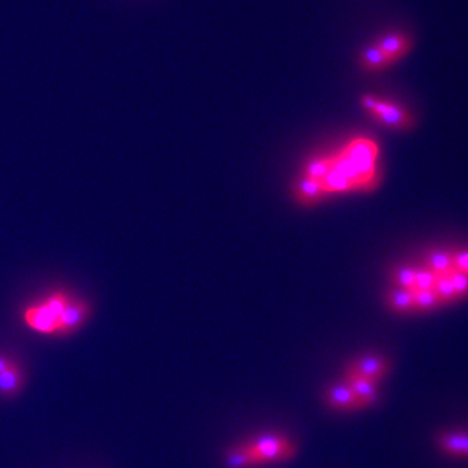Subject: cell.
I'll return each mask as SVG.
<instances>
[{
	"label": "cell",
	"mask_w": 468,
	"mask_h": 468,
	"mask_svg": "<svg viewBox=\"0 0 468 468\" xmlns=\"http://www.w3.org/2000/svg\"><path fill=\"white\" fill-rule=\"evenodd\" d=\"M360 104L372 119L386 128L405 131L415 126L414 116L401 104L370 94L360 96Z\"/></svg>",
	"instance_id": "cell-1"
},
{
	"label": "cell",
	"mask_w": 468,
	"mask_h": 468,
	"mask_svg": "<svg viewBox=\"0 0 468 468\" xmlns=\"http://www.w3.org/2000/svg\"><path fill=\"white\" fill-rule=\"evenodd\" d=\"M342 151L346 154L351 163L356 165L358 172L363 176L364 180L371 189L377 186V156L379 148L372 139L356 138L349 142Z\"/></svg>",
	"instance_id": "cell-2"
},
{
	"label": "cell",
	"mask_w": 468,
	"mask_h": 468,
	"mask_svg": "<svg viewBox=\"0 0 468 468\" xmlns=\"http://www.w3.org/2000/svg\"><path fill=\"white\" fill-rule=\"evenodd\" d=\"M247 442L258 466L292 460L297 451L294 443L281 434H261Z\"/></svg>",
	"instance_id": "cell-3"
},
{
	"label": "cell",
	"mask_w": 468,
	"mask_h": 468,
	"mask_svg": "<svg viewBox=\"0 0 468 468\" xmlns=\"http://www.w3.org/2000/svg\"><path fill=\"white\" fill-rule=\"evenodd\" d=\"M389 372V363L380 356L365 354L354 359L347 365L345 373L379 382Z\"/></svg>",
	"instance_id": "cell-4"
},
{
	"label": "cell",
	"mask_w": 468,
	"mask_h": 468,
	"mask_svg": "<svg viewBox=\"0 0 468 468\" xmlns=\"http://www.w3.org/2000/svg\"><path fill=\"white\" fill-rule=\"evenodd\" d=\"M91 313V304L85 299H70V304L59 318L58 336L72 334L79 330Z\"/></svg>",
	"instance_id": "cell-5"
},
{
	"label": "cell",
	"mask_w": 468,
	"mask_h": 468,
	"mask_svg": "<svg viewBox=\"0 0 468 468\" xmlns=\"http://www.w3.org/2000/svg\"><path fill=\"white\" fill-rule=\"evenodd\" d=\"M22 319L30 330L38 333L58 334L59 319L52 312L48 311L42 302L27 307L22 313Z\"/></svg>",
	"instance_id": "cell-6"
},
{
	"label": "cell",
	"mask_w": 468,
	"mask_h": 468,
	"mask_svg": "<svg viewBox=\"0 0 468 468\" xmlns=\"http://www.w3.org/2000/svg\"><path fill=\"white\" fill-rule=\"evenodd\" d=\"M436 443L443 454L453 458L468 460V431H443L437 434Z\"/></svg>",
	"instance_id": "cell-7"
},
{
	"label": "cell",
	"mask_w": 468,
	"mask_h": 468,
	"mask_svg": "<svg viewBox=\"0 0 468 468\" xmlns=\"http://www.w3.org/2000/svg\"><path fill=\"white\" fill-rule=\"evenodd\" d=\"M324 399L330 408L338 411H354L362 408L353 390L344 380L328 386L324 391Z\"/></svg>",
	"instance_id": "cell-8"
},
{
	"label": "cell",
	"mask_w": 468,
	"mask_h": 468,
	"mask_svg": "<svg viewBox=\"0 0 468 468\" xmlns=\"http://www.w3.org/2000/svg\"><path fill=\"white\" fill-rule=\"evenodd\" d=\"M344 382L350 386V389L353 390V393L358 399V402L360 403L362 408L373 406L377 402V399H379L377 384L379 382H371L363 377L347 375V373H345V376H344Z\"/></svg>",
	"instance_id": "cell-9"
},
{
	"label": "cell",
	"mask_w": 468,
	"mask_h": 468,
	"mask_svg": "<svg viewBox=\"0 0 468 468\" xmlns=\"http://www.w3.org/2000/svg\"><path fill=\"white\" fill-rule=\"evenodd\" d=\"M376 44L382 48V52L389 58L393 64L403 59L408 52L411 51L412 47V42L408 35L401 33L384 35Z\"/></svg>",
	"instance_id": "cell-10"
},
{
	"label": "cell",
	"mask_w": 468,
	"mask_h": 468,
	"mask_svg": "<svg viewBox=\"0 0 468 468\" xmlns=\"http://www.w3.org/2000/svg\"><path fill=\"white\" fill-rule=\"evenodd\" d=\"M25 382V373L16 362L0 373V396L11 398L18 396Z\"/></svg>",
	"instance_id": "cell-11"
},
{
	"label": "cell",
	"mask_w": 468,
	"mask_h": 468,
	"mask_svg": "<svg viewBox=\"0 0 468 468\" xmlns=\"http://www.w3.org/2000/svg\"><path fill=\"white\" fill-rule=\"evenodd\" d=\"M294 197L301 204L311 206L327 195L321 188L320 182L302 176L295 183Z\"/></svg>",
	"instance_id": "cell-12"
},
{
	"label": "cell",
	"mask_w": 468,
	"mask_h": 468,
	"mask_svg": "<svg viewBox=\"0 0 468 468\" xmlns=\"http://www.w3.org/2000/svg\"><path fill=\"white\" fill-rule=\"evenodd\" d=\"M359 65L367 72L376 73V72L388 70L390 65H394V64L382 52V48L375 44L360 51V53H359Z\"/></svg>",
	"instance_id": "cell-13"
},
{
	"label": "cell",
	"mask_w": 468,
	"mask_h": 468,
	"mask_svg": "<svg viewBox=\"0 0 468 468\" xmlns=\"http://www.w3.org/2000/svg\"><path fill=\"white\" fill-rule=\"evenodd\" d=\"M434 275L445 276L453 271V252L446 249H432L425 254L424 264Z\"/></svg>",
	"instance_id": "cell-14"
},
{
	"label": "cell",
	"mask_w": 468,
	"mask_h": 468,
	"mask_svg": "<svg viewBox=\"0 0 468 468\" xmlns=\"http://www.w3.org/2000/svg\"><path fill=\"white\" fill-rule=\"evenodd\" d=\"M226 463L229 468L258 467L249 442H242L240 445L229 448L226 453Z\"/></svg>",
	"instance_id": "cell-15"
},
{
	"label": "cell",
	"mask_w": 468,
	"mask_h": 468,
	"mask_svg": "<svg viewBox=\"0 0 468 468\" xmlns=\"http://www.w3.org/2000/svg\"><path fill=\"white\" fill-rule=\"evenodd\" d=\"M386 304L389 306L391 311L397 312V313L415 312L414 292L394 286L386 293Z\"/></svg>",
	"instance_id": "cell-16"
},
{
	"label": "cell",
	"mask_w": 468,
	"mask_h": 468,
	"mask_svg": "<svg viewBox=\"0 0 468 468\" xmlns=\"http://www.w3.org/2000/svg\"><path fill=\"white\" fill-rule=\"evenodd\" d=\"M415 312H431L440 308L442 304L434 290H412Z\"/></svg>",
	"instance_id": "cell-17"
},
{
	"label": "cell",
	"mask_w": 468,
	"mask_h": 468,
	"mask_svg": "<svg viewBox=\"0 0 468 468\" xmlns=\"http://www.w3.org/2000/svg\"><path fill=\"white\" fill-rule=\"evenodd\" d=\"M415 272L416 267H412V266H399V267H396L391 271L390 278H391L394 286L408 289V290H414Z\"/></svg>",
	"instance_id": "cell-18"
},
{
	"label": "cell",
	"mask_w": 468,
	"mask_h": 468,
	"mask_svg": "<svg viewBox=\"0 0 468 468\" xmlns=\"http://www.w3.org/2000/svg\"><path fill=\"white\" fill-rule=\"evenodd\" d=\"M330 171V156L313 157L304 165V177L311 178L315 181H320L321 178Z\"/></svg>",
	"instance_id": "cell-19"
},
{
	"label": "cell",
	"mask_w": 468,
	"mask_h": 468,
	"mask_svg": "<svg viewBox=\"0 0 468 468\" xmlns=\"http://www.w3.org/2000/svg\"><path fill=\"white\" fill-rule=\"evenodd\" d=\"M434 292L438 297L442 306L457 302V297H455V292H454V287H453V284H451L450 276L449 275L438 276V278H436Z\"/></svg>",
	"instance_id": "cell-20"
},
{
	"label": "cell",
	"mask_w": 468,
	"mask_h": 468,
	"mask_svg": "<svg viewBox=\"0 0 468 468\" xmlns=\"http://www.w3.org/2000/svg\"><path fill=\"white\" fill-rule=\"evenodd\" d=\"M70 299H72V297L68 293L55 292V293L47 295L42 301V304L48 311L52 312L59 319L63 311L65 310V307L70 304Z\"/></svg>",
	"instance_id": "cell-21"
},
{
	"label": "cell",
	"mask_w": 468,
	"mask_h": 468,
	"mask_svg": "<svg viewBox=\"0 0 468 468\" xmlns=\"http://www.w3.org/2000/svg\"><path fill=\"white\" fill-rule=\"evenodd\" d=\"M437 276L425 266L416 267L414 290H434Z\"/></svg>",
	"instance_id": "cell-22"
},
{
	"label": "cell",
	"mask_w": 468,
	"mask_h": 468,
	"mask_svg": "<svg viewBox=\"0 0 468 468\" xmlns=\"http://www.w3.org/2000/svg\"><path fill=\"white\" fill-rule=\"evenodd\" d=\"M451 284H453V287H454V292H455V297H457V302L458 301H464L468 298V275L467 273H463V272H460V271H455L453 269L450 273Z\"/></svg>",
	"instance_id": "cell-23"
},
{
	"label": "cell",
	"mask_w": 468,
	"mask_h": 468,
	"mask_svg": "<svg viewBox=\"0 0 468 468\" xmlns=\"http://www.w3.org/2000/svg\"><path fill=\"white\" fill-rule=\"evenodd\" d=\"M453 268L468 275V249L453 252Z\"/></svg>",
	"instance_id": "cell-24"
},
{
	"label": "cell",
	"mask_w": 468,
	"mask_h": 468,
	"mask_svg": "<svg viewBox=\"0 0 468 468\" xmlns=\"http://www.w3.org/2000/svg\"><path fill=\"white\" fill-rule=\"evenodd\" d=\"M15 363V360L12 358H8L6 356H0V373L3 371H6L7 368H9L12 364Z\"/></svg>",
	"instance_id": "cell-25"
}]
</instances>
